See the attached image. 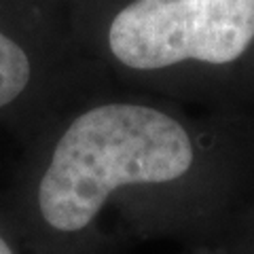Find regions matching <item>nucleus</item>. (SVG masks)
Instances as JSON below:
<instances>
[{
  "label": "nucleus",
  "mask_w": 254,
  "mask_h": 254,
  "mask_svg": "<svg viewBox=\"0 0 254 254\" xmlns=\"http://www.w3.org/2000/svg\"><path fill=\"white\" fill-rule=\"evenodd\" d=\"M193 142L176 119L138 104H104L76 117L38 187L47 225L81 231L113 190L172 182L190 170Z\"/></svg>",
  "instance_id": "nucleus-1"
},
{
  "label": "nucleus",
  "mask_w": 254,
  "mask_h": 254,
  "mask_svg": "<svg viewBox=\"0 0 254 254\" xmlns=\"http://www.w3.org/2000/svg\"><path fill=\"white\" fill-rule=\"evenodd\" d=\"M30 60L23 49L0 32V106L17 100L30 83Z\"/></svg>",
  "instance_id": "nucleus-3"
},
{
  "label": "nucleus",
  "mask_w": 254,
  "mask_h": 254,
  "mask_svg": "<svg viewBox=\"0 0 254 254\" xmlns=\"http://www.w3.org/2000/svg\"><path fill=\"white\" fill-rule=\"evenodd\" d=\"M254 41V0H136L115 15L108 45L136 70L195 60L229 64Z\"/></svg>",
  "instance_id": "nucleus-2"
},
{
  "label": "nucleus",
  "mask_w": 254,
  "mask_h": 254,
  "mask_svg": "<svg viewBox=\"0 0 254 254\" xmlns=\"http://www.w3.org/2000/svg\"><path fill=\"white\" fill-rule=\"evenodd\" d=\"M0 254H13V250L9 248V244H6L2 237H0Z\"/></svg>",
  "instance_id": "nucleus-4"
}]
</instances>
